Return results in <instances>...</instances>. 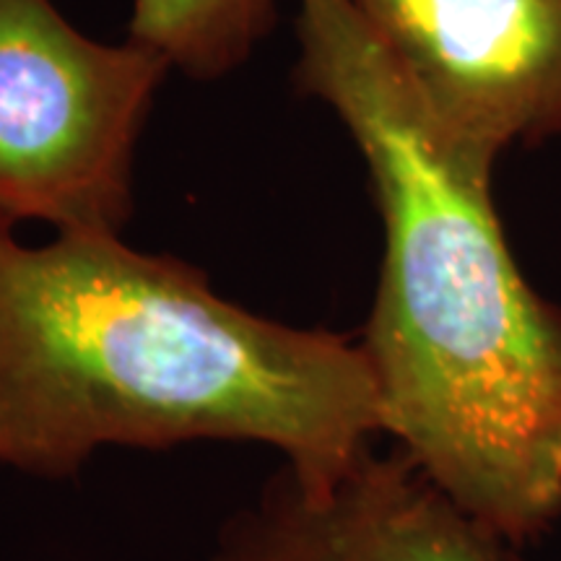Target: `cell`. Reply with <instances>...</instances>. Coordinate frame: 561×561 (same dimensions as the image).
<instances>
[{
  "label": "cell",
  "mask_w": 561,
  "mask_h": 561,
  "mask_svg": "<svg viewBox=\"0 0 561 561\" xmlns=\"http://www.w3.org/2000/svg\"><path fill=\"white\" fill-rule=\"evenodd\" d=\"M214 561H507L502 538L460 510L403 450H367L312 486L289 468L221 528Z\"/></svg>",
  "instance_id": "cell-5"
},
{
  "label": "cell",
  "mask_w": 561,
  "mask_h": 561,
  "mask_svg": "<svg viewBox=\"0 0 561 561\" xmlns=\"http://www.w3.org/2000/svg\"><path fill=\"white\" fill-rule=\"evenodd\" d=\"M385 432L362 343L261 318L107 231H0V466L70 479L107 445L261 442L312 486Z\"/></svg>",
  "instance_id": "cell-2"
},
{
  "label": "cell",
  "mask_w": 561,
  "mask_h": 561,
  "mask_svg": "<svg viewBox=\"0 0 561 561\" xmlns=\"http://www.w3.org/2000/svg\"><path fill=\"white\" fill-rule=\"evenodd\" d=\"M442 130L496 164L561 133V0H348Z\"/></svg>",
  "instance_id": "cell-4"
},
{
  "label": "cell",
  "mask_w": 561,
  "mask_h": 561,
  "mask_svg": "<svg viewBox=\"0 0 561 561\" xmlns=\"http://www.w3.org/2000/svg\"><path fill=\"white\" fill-rule=\"evenodd\" d=\"M170 70L133 39L87 37L53 0H0V231L45 221L121 234Z\"/></svg>",
  "instance_id": "cell-3"
},
{
  "label": "cell",
  "mask_w": 561,
  "mask_h": 561,
  "mask_svg": "<svg viewBox=\"0 0 561 561\" xmlns=\"http://www.w3.org/2000/svg\"><path fill=\"white\" fill-rule=\"evenodd\" d=\"M276 24V0H133L130 37L195 81L237 70Z\"/></svg>",
  "instance_id": "cell-6"
},
{
  "label": "cell",
  "mask_w": 561,
  "mask_h": 561,
  "mask_svg": "<svg viewBox=\"0 0 561 561\" xmlns=\"http://www.w3.org/2000/svg\"><path fill=\"white\" fill-rule=\"evenodd\" d=\"M301 91L351 133L385 227L362 346L385 432L502 541L561 510V312L512 257L494 164L447 136L348 0H297Z\"/></svg>",
  "instance_id": "cell-1"
}]
</instances>
